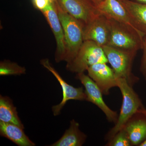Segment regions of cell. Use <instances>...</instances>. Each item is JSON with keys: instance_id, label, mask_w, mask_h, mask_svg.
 <instances>
[{"instance_id": "obj_1", "label": "cell", "mask_w": 146, "mask_h": 146, "mask_svg": "<svg viewBox=\"0 0 146 146\" xmlns=\"http://www.w3.org/2000/svg\"><path fill=\"white\" fill-rule=\"evenodd\" d=\"M55 5L63 27L66 45L65 61L71 62L76 57L84 42V26L82 24L63 10L56 0Z\"/></svg>"}, {"instance_id": "obj_2", "label": "cell", "mask_w": 146, "mask_h": 146, "mask_svg": "<svg viewBox=\"0 0 146 146\" xmlns=\"http://www.w3.org/2000/svg\"><path fill=\"white\" fill-rule=\"evenodd\" d=\"M117 83L122 95V104L117 121L106 136L108 141L123 129L133 115L145 108L138 94L125 79L118 78Z\"/></svg>"}, {"instance_id": "obj_3", "label": "cell", "mask_w": 146, "mask_h": 146, "mask_svg": "<svg viewBox=\"0 0 146 146\" xmlns=\"http://www.w3.org/2000/svg\"><path fill=\"white\" fill-rule=\"evenodd\" d=\"M108 18L110 23V34L107 46L136 52L142 49L145 35L129 26Z\"/></svg>"}, {"instance_id": "obj_4", "label": "cell", "mask_w": 146, "mask_h": 146, "mask_svg": "<svg viewBox=\"0 0 146 146\" xmlns=\"http://www.w3.org/2000/svg\"><path fill=\"white\" fill-rule=\"evenodd\" d=\"M102 48L108 62L112 66L117 77L124 79L132 86L138 82L139 78L132 72L133 60L137 52L119 49L108 46Z\"/></svg>"}, {"instance_id": "obj_5", "label": "cell", "mask_w": 146, "mask_h": 146, "mask_svg": "<svg viewBox=\"0 0 146 146\" xmlns=\"http://www.w3.org/2000/svg\"><path fill=\"white\" fill-rule=\"evenodd\" d=\"M108 63L102 47L91 41H84L72 61L67 63L66 69L73 73L84 72L92 65Z\"/></svg>"}, {"instance_id": "obj_6", "label": "cell", "mask_w": 146, "mask_h": 146, "mask_svg": "<svg viewBox=\"0 0 146 146\" xmlns=\"http://www.w3.org/2000/svg\"><path fill=\"white\" fill-rule=\"evenodd\" d=\"M49 25L56 41L55 60L56 63L65 61L66 45L64 31L55 5L54 1H49L47 6L41 11Z\"/></svg>"}, {"instance_id": "obj_7", "label": "cell", "mask_w": 146, "mask_h": 146, "mask_svg": "<svg viewBox=\"0 0 146 146\" xmlns=\"http://www.w3.org/2000/svg\"><path fill=\"white\" fill-rule=\"evenodd\" d=\"M76 78L80 81L85 88L86 101L91 102L101 110L108 121L116 123L119 117L117 113L110 109L105 103L102 93L95 82L84 72L77 74Z\"/></svg>"}, {"instance_id": "obj_8", "label": "cell", "mask_w": 146, "mask_h": 146, "mask_svg": "<svg viewBox=\"0 0 146 146\" xmlns=\"http://www.w3.org/2000/svg\"><path fill=\"white\" fill-rule=\"evenodd\" d=\"M56 1L63 10L79 21L84 27L99 14L96 7L90 0Z\"/></svg>"}, {"instance_id": "obj_9", "label": "cell", "mask_w": 146, "mask_h": 146, "mask_svg": "<svg viewBox=\"0 0 146 146\" xmlns=\"http://www.w3.org/2000/svg\"><path fill=\"white\" fill-rule=\"evenodd\" d=\"M40 62L45 68L54 76L60 84L63 91L62 101L59 104L52 106V111L54 116H58L60 114L61 110L65 106L66 103L70 100H86V94L82 87L76 88L67 83L61 77L59 73L53 67L50 63L49 60L47 58L42 59Z\"/></svg>"}, {"instance_id": "obj_10", "label": "cell", "mask_w": 146, "mask_h": 146, "mask_svg": "<svg viewBox=\"0 0 146 146\" xmlns=\"http://www.w3.org/2000/svg\"><path fill=\"white\" fill-rule=\"evenodd\" d=\"M96 8L99 14L129 26L145 35L137 22L118 0H104Z\"/></svg>"}, {"instance_id": "obj_11", "label": "cell", "mask_w": 146, "mask_h": 146, "mask_svg": "<svg viewBox=\"0 0 146 146\" xmlns=\"http://www.w3.org/2000/svg\"><path fill=\"white\" fill-rule=\"evenodd\" d=\"M110 34V23L106 16L99 14L84 27V41H91L100 46H107Z\"/></svg>"}, {"instance_id": "obj_12", "label": "cell", "mask_w": 146, "mask_h": 146, "mask_svg": "<svg viewBox=\"0 0 146 146\" xmlns=\"http://www.w3.org/2000/svg\"><path fill=\"white\" fill-rule=\"evenodd\" d=\"M88 76L98 85L103 94L108 95L112 88L118 87L117 78L113 69L106 63H99L89 67Z\"/></svg>"}, {"instance_id": "obj_13", "label": "cell", "mask_w": 146, "mask_h": 146, "mask_svg": "<svg viewBox=\"0 0 146 146\" xmlns=\"http://www.w3.org/2000/svg\"><path fill=\"white\" fill-rule=\"evenodd\" d=\"M146 110L144 108L133 115L123 128L131 145L140 146L146 140Z\"/></svg>"}, {"instance_id": "obj_14", "label": "cell", "mask_w": 146, "mask_h": 146, "mask_svg": "<svg viewBox=\"0 0 146 146\" xmlns=\"http://www.w3.org/2000/svg\"><path fill=\"white\" fill-rule=\"evenodd\" d=\"M24 128L19 126L0 121V134L19 146H34L35 144L26 135Z\"/></svg>"}, {"instance_id": "obj_15", "label": "cell", "mask_w": 146, "mask_h": 146, "mask_svg": "<svg viewBox=\"0 0 146 146\" xmlns=\"http://www.w3.org/2000/svg\"><path fill=\"white\" fill-rule=\"evenodd\" d=\"M79 124L72 119L70 122V127L65 131L59 140L51 146H81L86 139V134L79 129Z\"/></svg>"}, {"instance_id": "obj_16", "label": "cell", "mask_w": 146, "mask_h": 146, "mask_svg": "<svg viewBox=\"0 0 146 146\" xmlns=\"http://www.w3.org/2000/svg\"><path fill=\"white\" fill-rule=\"evenodd\" d=\"M0 121L10 123L25 128L18 117L16 107L7 96H0Z\"/></svg>"}, {"instance_id": "obj_17", "label": "cell", "mask_w": 146, "mask_h": 146, "mask_svg": "<svg viewBox=\"0 0 146 146\" xmlns=\"http://www.w3.org/2000/svg\"><path fill=\"white\" fill-rule=\"evenodd\" d=\"M125 7L140 27L141 31L146 35V4L130 0H118Z\"/></svg>"}, {"instance_id": "obj_18", "label": "cell", "mask_w": 146, "mask_h": 146, "mask_svg": "<svg viewBox=\"0 0 146 146\" xmlns=\"http://www.w3.org/2000/svg\"><path fill=\"white\" fill-rule=\"evenodd\" d=\"M25 68L17 63L9 60H4L0 63V75H21L25 74Z\"/></svg>"}, {"instance_id": "obj_19", "label": "cell", "mask_w": 146, "mask_h": 146, "mask_svg": "<svg viewBox=\"0 0 146 146\" xmlns=\"http://www.w3.org/2000/svg\"><path fill=\"white\" fill-rule=\"evenodd\" d=\"M108 146H130L131 143L127 133L123 129L119 131L106 144Z\"/></svg>"}, {"instance_id": "obj_20", "label": "cell", "mask_w": 146, "mask_h": 146, "mask_svg": "<svg viewBox=\"0 0 146 146\" xmlns=\"http://www.w3.org/2000/svg\"><path fill=\"white\" fill-rule=\"evenodd\" d=\"M142 50H143V53L141 58L140 71L143 76L145 80H146V35H145L143 37Z\"/></svg>"}, {"instance_id": "obj_21", "label": "cell", "mask_w": 146, "mask_h": 146, "mask_svg": "<svg viewBox=\"0 0 146 146\" xmlns=\"http://www.w3.org/2000/svg\"><path fill=\"white\" fill-rule=\"evenodd\" d=\"M34 6L39 9L42 11L47 6L49 2V0H33Z\"/></svg>"}, {"instance_id": "obj_22", "label": "cell", "mask_w": 146, "mask_h": 146, "mask_svg": "<svg viewBox=\"0 0 146 146\" xmlns=\"http://www.w3.org/2000/svg\"><path fill=\"white\" fill-rule=\"evenodd\" d=\"M90 1L94 4V5L97 7L101 3L104 1V0H90Z\"/></svg>"}, {"instance_id": "obj_23", "label": "cell", "mask_w": 146, "mask_h": 146, "mask_svg": "<svg viewBox=\"0 0 146 146\" xmlns=\"http://www.w3.org/2000/svg\"><path fill=\"white\" fill-rule=\"evenodd\" d=\"M137 2L141 3L146 4V0H136Z\"/></svg>"}, {"instance_id": "obj_24", "label": "cell", "mask_w": 146, "mask_h": 146, "mask_svg": "<svg viewBox=\"0 0 146 146\" xmlns=\"http://www.w3.org/2000/svg\"><path fill=\"white\" fill-rule=\"evenodd\" d=\"M140 146H146V140L145 141H144L143 143H142L141 144V145H140Z\"/></svg>"}, {"instance_id": "obj_25", "label": "cell", "mask_w": 146, "mask_h": 146, "mask_svg": "<svg viewBox=\"0 0 146 146\" xmlns=\"http://www.w3.org/2000/svg\"><path fill=\"white\" fill-rule=\"evenodd\" d=\"M49 1H54L55 0H49Z\"/></svg>"}]
</instances>
